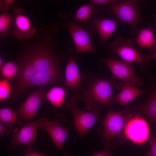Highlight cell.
<instances>
[{
	"mask_svg": "<svg viewBox=\"0 0 156 156\" xmlns=\"http://www.w3.org/2000/svg\"><path fill=\"white\" fill-rule=\"evenodd\" d=\"M88 75L79 93V100L85 103L88 111L100 105L111 107L114 104V80L96 75L92 72Z\"/></svg>",
	"mask_w": 156,
	"mask_h": 156,
	"instance_id": "6da1fadb",
	"label": "cell"
},
{
	"mask_svg": "<svg viewBox=\"0 0 156 156\" xmlns=\"http://www.w3.org/2000/svg\"><path fill=\"white\" fill-rule=\"evenodd\" d=\"M133 43L130 39L119 36L110 44L109 53L112 57L116 54L124 61L136 63L141 70H145L150 64V55L147 53L141 54L133 48Z\"/></svg>",
	"mask_w": 156,
	"mask_h": 156,
	"instance_id": "7a4b0ae2",
	"label": "cell"
},
{
	"mask_svg": "<svg viewBox=\"0 0 156 156\" xmlns=\"http://www.w3.org/2000/svg\"><path fill=\"white\" fill-rule=\"evenodd\" d=\"M79 97L78 95H73L66 103L65 108L71 112L73 119V125L79 138H81L97 120L102 105L88 111L81 110L76 105Z\"/></svg>",
	"mask_w": 156,
	"mask_h": 156,
	"instance_id": "3957f363",
	"label": "cell"
},
{
	"mask_svg": "<svg viewBox=\"0 0 156 156\" xmlns=\"http://www.w3.org/2000/svg\"><path fill=\"white\" fill-rule=\"evenodd\" d=\"M108 12L116 18L123 21L132 27V34L135 36L139 28L137 23L143 20L141 9L138 1L128 0L110 4Z\"/></svg>",
	"mask_w": 156,
	"mask_h": 156,
	"instance_id": "277c9868",
	"label": "cell"
},
{
	"mask_svg": "<svg viewBox=\"0 0 156 156\" xmlns=\"http://www.w3.org/2000/svg\"><path fill=\"white\" fill-rule=\"evenodd\" d=\"M124 113L122 110L119 112L110 110L104 117L101 137L105 149H112L113 140L119 137L121 134L124 135V130L127 120H126L127 116H123Z\"/></svg>",
	"mask_w": 156,
	"mask_h": 156,
	"instance_id": "5b68a950",
	"label": "cell"
},
{
	"mask_svg": "<svg viewBox=\"0 0 156 156\" xmlns=\"http://www.w3.org/2000/svg\"><path fill=\"white\" fill-rule=\"evenodd\" d=\"M99 62L105 64L108 67L112 73L111 79L113 80L119 79L122 82L135 86L142 85L143 79L136 75L131 63L113 57L101 58Z\"/></svg>",
	"mask_w": 156,
	"mask_h": 156,
	"instance_id": "8992f818",
	"label": "cell"
},
{
	"mask_svg": "<svg viewBox=\"0 0 156 156\" xmlns=\"http://www.w3.org/2000/svg\"><path fill=\"white\" fill-rule=\"evenodd\" d=\"M126 123L124 130L125 137L134 144L141 145L149 137L148 125L144 118L136 114L129 118Z\"/></svg>",
	"mask_w": 156,
	"mask_h": 156,
	"instance_id": "52a82bcc",
	"label": "cell"
},
{
	"mask_svg": "<svg viewBox=\"0 0 156 156\" xmlns=\"http://www.w3.org/2000/svg\"><path fill=\"white\" fill-rule=\"evenodd\" d=\"M149 81L147 95L144 102L138 105L125 107L122 110L125 112L132 110L140 112L148 118L156 127V75L150 77Z\"/></svg>",
	"mask_w": 156,
	"mask_h": 156,
	"instance_id": "ba28073f",
	"label": "cell"
},
{
	"mask_svg": "<svg viewBox=\"0 0 156 156\" xmlns=\"http://www.w3.org/2000/svg\"><path fill=\"white\" fill-rule=\"evenodd\" d=\"M14 15V28L12 31L13 36L18 40H28L36 34V29L32 26L31 22L23 14V10L20 7L15 8L13 10Z\"/></svg>",
	"mask_w": 156,
	"mask_h": 156,
	"instance_id": "9c48e42d",
	"label": "cell"
},
{
	"mask_svg": "<svg viewBox=\"0 0 156 156\" xmlns=\"http://www.w3.org/2000/svg\"><path fill=\"white\" fill-rule=\"evenodd\" d=\"M68 51L69 57L65 70L66 87L67 89L74 92L73 94L79 95L85 76L79 72L74 58L73 49L70 48Z\"/></svg>",
	"mask_w": 156,
	"mask_h": 156,
	"instance_id": "30bf717a",
	"label": "cell"
},
{
	"mask_svg": "<svg viewBox=\"0 0 156 156\" xmlns=\"http://www.w3.org/2000/svg\"><path fill=\"white\" fill-rule=\"evenodd\" d=\"M40 120L28 122L21 129H15L13 131L8 150L16 148L19 145H24L31 148V145L36 136L37 128L40 127Z\"/></svg>",
	"mask_w": 156,
	"mask_h": 156,
	"instance_id": "8fae6325",
	"label": "cell"
},
{
	"mask_svg": "<svg viewBox=\"0 0 156 156\" xmlns=\"http://www.w3.org/2000/svg\"><path fill=\"white\" fill-rule=\"evenodd\" d=\"M64 26L68 31L75 45L77 54L83 52H94L87 31L76 23L66 20Z\"/></svg>",
	"mask_w": 156,
	"mask_h": 156,
	"instance_id": "7c38bea8",
	"label": "cell"
},
{
	"mask_svg": "<svg viewBox=\"0 0 156 156\" xmlns=\"http://www.w3.org/2000/svg\"><path fill=\"white\" fill-rule=\"evenodd\" d=\"M46 94L43 86L32 93L18 110V115L26 120L32 118L36 115L41 101Z\"/></svg>",
	"mask_w": 156,
	"mask_h": 156,
	"instance_id": "4fadbf2b",
	"label": "cell"
},
{
	"mask_svg": "<svg viewBox=\"0 0 156 156\" xmlns=\"http://www.w3.org/2000/svg\"><path fill=\"white\" fill-rule=\"evenodd\" d=\"M44 119L40 120V127L47 131L55 145L62 151L66 139L69 128L61 126L56 121Z\"/></svg>",
	"mask_w": 156,
	"mask_h": 156,
	"instance_id": "5bb4252c",
	"label": "cell"
},
{
	"mask_svg": "<svg viewBox=\"0 0 156 156\" xmlns=\"http://www.w3.org/2000/svg\"><path fill=\"white\" fill-rule=\"evenodd\" d=\"M135 86L130 83L123 82L117 84L116 88L120 91L114 97V101L122 105L126 106L137 98L146 93L147 90L139 89Z\"/></svg>",
	"mask_w": 156,
	"mask_h": 156,
	"instance_id": "9a60e30c",
	"label": "cell"
},
{
	"mask_svg": "<svg viewBox=\"0 0 156 156\" xmlns=\"http://www.w3.org/2000/svg\"><path fill=\"white\" fill-rule=\"evenodd\" d=\"M118 23L116 19H106L103 16L93 21L92 23L98 31L101 43H105L109 38L115 30Z\"/></svg>",
	"mask_w": 156,
	"mask_h": 156,
	"instance_id": "2e32d148",
	"label": "cell"
},
{
	"mask_svg": "<svg viewBox=\"0 0 156 156\" xmlns=\"http://www.w3.org/2000/svg\"><path fill=\"white\" fill-rule=\"evenodd\" d=\"M151 26L139 28L134 40L141 48H146L154 53L156 50V40Z\"/></svg>",
	"mask_w": 156,
	"mask_h": 156,
	"instance_id": "e0dca14e",
	"label": "cell"
},
{
	"mask_svg": "<svg viewBox=\"0 0 156 156\" xmlns=\"http://www.w3.org/2000/svg\"><path fill=\"white\" fill-rule=\"evenodd\" d=\"M66 92L61 87L54 86L46 94V96L54 109L61 107L64 102Z\"/></svg>",
	"mask_w": 156,
	"mask_h": 156,
	"instance_id": "ac0fdd59",
	"label": "cell"
},
{
	"mask_svg": "<svg viewBox=\"0 0 156 156\" xmlns=\"http://www.w3.org/2000/svg\"><path fill=\"white\" fill-rule=\"evenodd\" d=\"M19 70V65L15 61L3 63L0 68L1 77L8 82L15 79Z\"/></svg>",
	"mask_w": 156,
	"mask_h": 156,
	"instance_id": "d6986e66",
	"label": "cell"
},
{
	"mask_svg": "<svg viewBox=\"0 0 156 156\" xmlns=\"http://www.w3.org/2000/svg\"><path fill=\"white\" fill-rule=\"evenodd\" d=\"M95 10V8L91 3L81 5L76 12L75 20L77 22H84L92 16Z\"/></svg>",
	"mask_w": 156,
	"mask_h": 156,
	"instance_id": "ffe728a7",
	"label": "cell"
},
{
	"mask_svg": "<svg viewBox=\"0 0 156 156\" xmlns=\"http://www.w3.org/2000/svg\"><path fill=\"white\" fill-rule=\"evenodd\" d=\"M12 17L10 14L4 13L0 15V36L3 37L8 36L11 29Z\"/></svg>",
	"mask_w": 156,
	"mask_h": 156,
	"instance_id": "44dd1931",
	"label": "cell"
},
{
	"mask_svg": "<svg viewBox=\"0 0 156 156\" xmlns=\"http://www.w3.org/2000/svg\"><path fill=\"white\" fill-rule=\"evenodd\" d=\"M16 115L13 110L7 108L0 109V122L4 123L17 124Z\"/></svg>",
	"mask_w": 156,
	"mask_h": 156,
	"instance_id": "7402d4cb",
	"label": "cell"
},
{
	"mask_svg": "<svg viewBox=\"0 0 156 156\" xmlns=\"http://www.w3.org/2000/svg\"><path fill=\"white\" fill-rule=\"evenodd\" d=\"M0 84V99L1 101H3L8 97L11 88L8 81L5 80H1Z\"/></svg>",
	"mask_w": 156,
	"mask_h": 156,
	"instance_id": "603a6c76",
	"label": "cell"
},
{
	"mask_svg": "<svg viewBox=\"0 0 156 156\" xmlns=\"http://www.w3.org/2000/svg\"><path fill=\"white\" fill-rule=\"evenodd\" d=\"M148 138L150 149L144 156H156V137L155 135L152 134Z\"/></svg>",
	"mask_w": 156,
	"mask_h": 156,
	"instance_id": "cb8c5ba5",
	"label": "cell"
},
{
	"mask_svg": "<svg viewBox=\"0 0 156 156\" xmlns=\"http://www.w3.org/2000/svg\"><path fill=\"white\" fill-rule=\"evenodd\" d=\"M13 130L11 124L0 122V135L1 136L10 133Z\"/></svg>",
	"mask_w": 156,
	"mask_h": 156,
	"instance_id": "d4e9b609",
	"label": "cell"
},
{
	"mask_svg": "<svg viewBox=\"0 0 156 156\" xmlns=\"http://www.w3.org/2000/svg\"><path fill=\"white\" fill-rule=\"evenodd\" d=\"M92 4L100 6H108L116 2L115 0H92L90 1Z\"/></svg>",
	"mask_w": 156,
	"mask_h": 156,
	"instance_id": "484cf974",
	"label": "cell"
},
{
	"mask_svg": "<svg viewBox=\"0 0 156 156\" xmlns=\"http://www.w3.org/2000/svg\"><path fill=\"white\" fill-rule=\"evenodd\" d=\"M25 156H46L44 154L34 151L31 148H27L24 151Z\"/></svg>",
	"mask_w": 156,
	"mask_h": 156,
	"instance_id": "4316f807",
	"label": "cell"
},
{
	"mask_svg": "<svg viewBox=\"0 0 156 156\" xmlns=\"http://www.w3.org/2000/svg\"><path fill=\"white\" fill-rule=\"evenodd\" d=\"M13 0H4V1H0V8L3 7L1 10H6L8 9L9 6L14 2Z\"/></svg>",
	"mask_w": 156,
	"mask_h": 156,
	"instance_id": "83f0119b",
	"label": "cell"
},
{
	"mask_svg": "<svg viewBox=\"0 0 156 156\" xmlns=\"http://www.w3.org/2000/svg\"><path fill=\"white\" fill-rule=\"evenodd\" d=\"M92 156H113L108 151V150L105 149L103 151L94 153Z\"/></svg>",
	"mask_w": 156,
	"mask_h": 156,
	"instance_id": "f1b7e54d",
	"label": "cell"
},
{
	"mask_svg": "<svg viewBox=\"0 0 156 156\" xmlns=\"http://www.w3.org/2000/svg\"><path fill=\"white\" fill-rule=\"evenodd\" d=\"M151 59H156V50L153 53V54L151 55Z\"/></svg>",
	"mask_w": 156,
	"mask_h": 156,
	"instance_id": "f546056e",
	"label": "cell"
},
{
	"mask_svg": "<svg viewBox=\"0 0 156 156\" xmlns=\"http://www.w3.org/2000/svg\"><path fill=\"white\" fill-rule=\"evenodd\" d=\"M3 63H2V60L1 57H0V68H1L2 66Z\"/></svg>",
	"mask_w": 156,
	"mask_h": 156,
	"instance_id": "4dcf8cb0",
	"label": "cell"
},
{
	"mask_svg": "<svg viewBox=\"0 0 156 156\" xmlns=\"http://www.w3.org/2000/svg\"><path fill=\"white\" fill-rule=\"evenodd\" d=\"M63 156H69L68 155H63Z\"/></svg>",
	"mask_w": 156,
	"mask_h": 156,
	"instance_id": "1f68e13d",
	"label": "cell"
},
{
	"mask_svg": "<svg viewBox=\"0 0 156 156\" xmlns=\"http://www.w3.org/2000/svg\"></svg>",
	"mask_w": 156,
	"mask_h": 156,
	"instance_id": "d6a6232c",
	"label": "cell"
}]
</instances>
